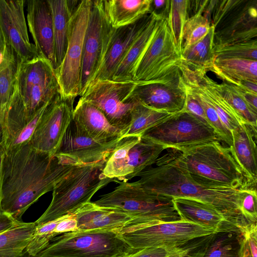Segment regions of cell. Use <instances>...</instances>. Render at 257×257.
Masks as SVG:
<instances>
[{
    "mask_svg": "<svg viewBox=\"0 0 257 257\" xmlns=\"http://www.w3.org/2000/svg\"><path fill=\"white\" fill-rule=\"evenodd\" d=\"M15 86L29 116L34 115L60 94L55 70L41 57L20 61Z\"/></svg>",
    "mask_w": 257,
    "mask_h": 257,
    "instance_id": "11",
    "label": "cell"
},
{
    "mask_svg": "<svg viewBox=\"0 0 257 257\" xmlns=\"http://www.w3.org/2000/svg\"><path fill=\"white\" fill-rule=\"evenodd\" d=\"M118 183L112 191L94 202L121 211L133 218V224L180 220L172 198L150 193L137 181Z\"/></svg>",
    "mask_w": 257,
    "mask_h": 257,
    "instance_id": "5",
    "label": "cell"
},
{
    "mask_svg": "<svg viewBox=\"0 0 257 257\" xmlns=\"http://www.w3.org/2000/svg\"><path fill=\"white\" fill-rule=\"evenodd\" d=\"M231 133L232 144L229 148L231 155L243 173L246 186L256 188V128L242 123Z\"/></svg>",
    "mask_w": 257,
    "mask_h": 257,
    "instance_id": "25",
    "label": "cell"
},
{
    "mask_svg": "<svg viewBox=\"0 0 257 257\" xmlns=\"http://www.w3.org/2000/svg\"><path fill=\"white\" fill-rule=\"evenodd\" d=\"M242 237L241 225L228 222L180 247L186 250L187 257H239Z\"/></svg>",
    "mask_w": 257,
    "mask_h": 257,
    "instance_id": "21",
    "label": "cell"
},
{
    "mask_svg": "<svg viewBox=\"0 0 257 257\" xmlns=\"http://www.w3.org/2000/svg\"><path fill=\"white\" fill-rule=\"evenodd\" d=\"M173 114L160 111L137 102L131 111V122L123 137L142 136L148 130Z\"/></svg>",
    "mask_w": 257,
    "mask_h": 257,
    "instance_id": "37",
    "label": "cell"
},
{
    "mask_svg": "<svg viewBox=\"0 0 257 257\" xmlns=\"http://www.w3.org/2000/svg\"><path fill=\"white\" fill-rule=\"evenodd\" d=\"M175 248H145L135 251L128 257H167Z\"/></svg>",
    "mask_w": 257,
    "mask_h": 257,
    "instance_id": "46",
    "label": "cell"
},
{
    "mask_svg": "<svg viewBox=\"0 0 257 257\" xmlns=\"http://www.w3.org/2000/svg\"><path fill=\"white\" fill-rule=\"evenodd\" d=\"M77 230H119L133 224L134 219L114 208L100 206L94 202L84 204L74 213Z\"/></svg>",
    "mask_w": 257,
    "mask_h": 257,
    "instance_id": "26",
    "label": "cell"
},
{
    "mask_svg": "<svg viewBox=\"0 0 257 257\" xmlns=\"http://www.w3.org/2000/svg\"><path fill=\"white\" fill-rule=\"evenodd\" d=\"M230 85L233 87L249 108L254 112L257 113V93L246 90L236 85Z\"/></svg>",
    "mask_w": 257,
    "mask_h": 257,
    "instance_id": "48",
    "label": "cell"
},
{
    "mask_svg": "<svg viewBox=\"0 0 257 257\" xmlns=\"http://www.w3.org/2000/svg\"><path fill=\"white\" fill-rule=\"evenodd\" d=\"M173 202L181 221L214 231L219 229L225 223L230 222L219 209L201 201L188 198H177L173 199Z\"/></svg>",
    "mask_w": 257,
    "mask_h": 257,
    "instance_id": "27",
    "label": "cell"
},
{
    "mask_svg": "<svg viewBox=\"0 0 257 257\" xmlns=\"http://www.w3.org/2000/svg\"><path fill=\"white\" fill-rule=\"evenodd\" d=\"M25 3L23 0H0V27L7 44L22 62L40 57L29 38Z\"/></svg>",
    "mask_w": 257,
    "mask_h": 257,
    "instance_id": "19",
    "label": "cell"
},
{
    "mask_svg": "<svg viewBox=\"0 0 257 257\" xmlns=\"http://www.w3.org/2000/svg\"><path fill=\"white\" fill-rule=\"evenodd\" d=\"M167 257H187L186 250L181 247L176 248Z\"/></svg>",
    "mask_w": 257,
    "mask_h": 257,
    "instance_id": "52",
    "label": "cell"
},
{
    "mask_svg": "<svg viewBox=\"0 0 257 257\" xmlns=\"http://www.w3.org/2000/svg\"><path fill=\"white\" fill-rule=\"evenodd\" d=\"M152 0H103L108 21L113 28L135 23L150 13Z\"/></svg>",
    "mask_w": 257,
    "mask_h": 257,
    "instance_id": "29",
    "label": "cell"
},
{
    "mask_svg": "<svg viewBox=\"0 0 257 257\" xmlns=\"http://www.w3.org/2000/svg\"><path fill=\"white\" fill-rule=\"evenodd\" d=\"M132 96L137 102L160 111L173 114L183 110L186 91L179 65L154 80L137 84Z\"/></svg>",
    "mask_w": 257,
    "mask_h": 257,
    "instance_id": "14",
    "label": "cell"
},
{
    "mask_svg": "<svg viewBox=\"0 0 257 257\" xmlns=\"http://www.w3.org/2000/svg\"><path fill=\"white\" fill-rule=\"evenodd\" d=\"M61 217L41 225H36L32 239L26 250L28 254L33 256L37 255L49 244L53 238L58 236L55 232V229Z\"/></svg>",
    "mask_w": 257,
    "mask_h": 257,
    "instance_id": "41",
    "label": "cell"
},
{
    "mask_svg": "<svg viewBox=\"0 0 257 257\" xmlns=\"http://www.w3.org/2000/svg\"><path fill=\"white\" fill-rule=\"evenodd\" d=\"M141 137L164 146L181 150L219 140L207 123L185 111L177 112L146 132Z\"/></svg>",
    "mask_w": 257,
    "mask_h": 257,
    "instance_id": "13",
    "label": "cell"
},
{
    "mask_svg": "<svg viewBox=\"0 0 257 257\" xmlns=\"http://www.w3.org/2000/svg\"><path fill=\"white\" fill-rule=\"evenodd\" d=\"M211 71L223 81L236 85L243 81L257 82V61L238 58H216Z\"/></svg>",
    "mask_w": 257,
    "mask_h": 257,
    "instance_id": "30",
    "label": "cell"
},
{
    "mask_svg": "<svg viewBox=\"0 0 257 257\" xmlns=\"http://www.w3.org/2000/svg\"><path fill=\"white\" fill-rule=\"evenodd\" d=\"M92 0L80 1L70 19L66 52L56 71L60 95L74 100L80 95L83 43Z\"/></svg>",
    "mask_w": 257,
    "mask_h": 257,
    "instance_id": "9",
    "label": "cell"
},
{
    "mask_svg": "<svg viewBox=\"0 0 257 257\" xmlns=\"http://www.w3.org/2000/svg\"><path fill=\"white\" fill-rule=\"evenodd\" d=\"M105 164L75 166L54 187L52 201L36 225L72 214L111 181L103 173Z\"/></svg>",
    "mask_w": 257,
    "mask_h": 257,
    "instance_id": "4",
    "label": "cell"
},
{
    "mask_svg": "<svg viewBox=\"0 0 257 257\" xmlns=\"http://www.w3.org/2000/svg\"><path fill=\"white\" fill-rule=\"evenodd\" d=\"M185 86L186 96L185 107L183 110L208 124L202 106L190 90L186 85Z\"/></svg>",
    "mask_w": 257,
    "mask_h": 257,
    "instance_id": "45",
    "label": "cell"
},
{
    "mask_svg": "<svg viewBox=\"0 0 257 257\" xmlns=\"http://www.w3.org/2000/svg\"><path fill=\"white\" fill-rule=\"evenodd\" d=\"M214 28L211 25L208 33L181 55L180 62L198 75L211 71L216 58L213 52Z\"/></svg>",
    "mask_w": 257,
    "mask_h": 257,
    "instance_id": "32",
    "label": "cell"
},
{
    "mask_svg": "<svg viewBox=\"0 0 257 257\" xmlns=\"http://www.w3.org/2000/svg\"><path fill=\"white\" fill-rule=\"evenodd\" d=\"M26 3L29 32L40 57L48 60L56 71L53 18L48 0H30Z\"/></svg>",
    "mask_w": 257,
    "mask_h": 257,
    "instance_id": "23",
    "label": "cell"
},
{
    "mask_svg": "<svg viewBox=\"0 0 257 257\" xmlns=\"http://www.w3.org/2000/svg\"><path fill=\"white\" fill-rule=\"evenodd\" d=\"M50 103L34 115L29 116L15 86L12 97L1 120V146L4 150L17 148L30 142L39 119Z\"/></svg>",
    "mask_w": 257,
    "mask_h": 257,
    "instance_id": "20",
    "label": "cell"
},
{
    "mask_svg": "<svg viewBox=\"0 0 257 257\" xmlns=\"http://www.w3.org/2000/svg\"><path fill=\"white\" fill-rule=\"evenodd\" d=\"M219 140L178 150L180 161L197 182L209 186L248 188L229 147Z\"/></svg>",
    "mask_w": 257,
    "mask_h": 257,
    "instance_id": "3",
    "label": "cell"
},
{
    "mask_svg": "<svg viewBox=\"0 0 257 257\" xmlns=\"http://www.w3.org/2000/svg\"><path fill=\"white\" fill-rule=\"evenodd\" d=\"M77 230V223L73 214L64 215L61 217L55 232L57 235L65 232Z\"/></svg>",
    "mask_w": 257,
    "mask_h": 257,
    "instance_id": "47",
    "label": "cell"
},
{
    "mask_svg": "<svg viewBox=\"0 0 257 257\" xmlns=\"http://www.w3.org/2000/svg\"><path fill=\"white\" fill-rule=\"evenodd\" d=\"M118 141L103 144L95 141L78 132L71 121L54 156L74 166L105 164Z\"/></svg>",
    "mask_w": 257,
    "mask_h": 257,
    "instance_id": "18",
    "label": "cell"
},
{
    "mask_svg": "<svg viewBox=\"0 0 257 257\" xmlns=\"http://www.w3.org/2000/svg\"><path fill=\"white\" fill-rule=\"evenodd\" d=\"M74 101L63 97L60 93L49 104L29 142L33 148L54 156L72 120Z\"/></svg>",
    "mask_w": 257,
    "mask_h": 257,
    "instance_id": "17",
    "label": "cell"
},
{
    "mask_svg": "<svg viewBox=\"0 0 257 257\" xmlns=\"http://www.w3.org/2000/svg\"><path fill=\"white\" fill-rule=\"evenodd\" d=\"M151 13V19L119 64L112 80L133 81L137 67L163 19Z\"/></svg>",
    "mask_w": 257,
    "mask_h": 257,
    "instance_id": "28",
    "label": "cell"
},
{
    "mask_svg": "<svg viewBox=\"0 0 257 257\" xmlns=\"http://www.w3.org/2000/svg\"><path fill=\"white\" fill-rule=\"evenodd\" d=\"M8 46L5 37L0 27V63L2 62Z\"/></svg>",
    "mask_w": 257,
    "mask_h": 257,
    "instance_id": "51",
    "label": "cell"
},
{
    "mask_svg": "<svg viewBox=\"0 0 257 257\" xmlns=\"http://www.w3.org/2000/svg\"><path fill=\"white\" fill-rule=\"evenodd\" d=\"M181 53L177 48L166 18L160 22L155 34L140 62L133 81L145 83L179 65Z\"/></svg>",
    "mask_w": 257,
    "mask_h": 257,
    "instance_id": "16",
    "label": "cell"
},
{
    "mask_svg": "<svg viewBox=\"0 0 257 257\" xmlns=\"http://www.w3.org/2000/svg\"><path fill=\"white\" fill-rule=\"evenodd\" d=\"M74 166L35 149L29 143L4 150L1 211L22 220L27 210L52 191Z\"/></svg>",
    "mask_w": 257,
    "mask_h": 257,
    "instance_id": "1",
    "label": "cell"
},
{
    "mask_svg": "<svg viewBox=\"0 0 257 257\" xmlns=\"http://www.w3.org/2000/svg\"><path fill=\"white\" fill-rule=\"evenodd\" d=\"M182 76L185 85L202 106L208 124L214 130L220 141L230 147L232 144L231 132L223 124L211 104L200 83L198 75L189 69H184L182 71Z\"/></svg>",
    "mask_w": 257,
    "mask_h": 257,
    "instance_id": "31",
    "label": "cell"
},
{
    "mask_svg": "<svg viewBox=\"0 0 257 257\" xmlns=\"http://www.w3.org/2000/svg\"><path fill=\"white\" fill-rule=\"evenodd\" d=\"M22 257H37V256L36 255L33 256V255H29L26 252L23 255V256Z\"/></svg>",
    "mask_w": 257,
    "mask_h": 257,
    "instance_id": "55",
    "label": "cell"
},
{
    "mask_svg": "<svg viewBox=\"0 0 257 257\" xmlns=\"http://www.w3.org/2000/svg\"><path fill=\"white\" fill-rule=\"evenodd\" d=\"M256 188H247L241 201L239 211L243 218L248 224L256 223Z\"/></svg>",
    "mask_w": 257,
    "mask_h": 257,
    "instance_id": "44",
    "label": "cell"
},
{
    "mask_svg": "<svg viewBox=\"0 0 257 257\" xmlns=\"http://www.w3.org/2000/svg\"><path fill=\"white\" fill-rule=\"evenodd\" d=\"M242 237L239 257H257V224L241 225Z\"/></svg>",
    "mask_w": 257,
    "mask_h": 257,
    "instance_id": "43",
    "label": "cell"
},
{
    "mask_svg": "<svg viewBox=\"0 0 257 257\" xmlns=\"http://www.w3.org/2000/svg\"><path fill=\"white\" fill-rule=\"evenodd\" d=\"M20 60L8 45L0 63V120L15 88Z\"/></svg>",
    "mask_w": 257,
    "mask_h": 257,
    "instance_id": "36",
    "label": "cell"
},
{
    "mask_svg": "<svg viewBox=\"0 0 257 257\" xmlns=\"http://www.w3.org/2000/svg\"><path fill=\"white\" fill-rule=\"evenodd\" d=\"M214 231L181 220L132 224L118 230L124 241L137 250L149 247L177 248Z\"/></svg>",
    "mask_w": 257,
    "mask_h": 257,
    "instance_id": "8",
    "label": "cell"
},
{
    "mask_svg": "<svg viewBox=\"0 0 257 257\" xmlns=\"http://www.w3.org/2000/svg\"><path fill=\"white\" fill-rule=\"evenodd\" d=\"M197 75L206 96L226 128L231 132L240 124L244 123L235 110L217 90L214 81L206 74Z\"/></svg>",
    "mask_w": 257,
    "mask_h": 257,
    "instance_id": "35",
    "label": "cell"
},
{
    "mask_svg": "<svg viewBox=\"0 0 257 257\" xmlns=\"http://www.w3.org/2000/svg\"><path fill=\"white\" fill-rule=\"evenodd\" d=\"M34 222L20 221L0 233V257H22L34 233Z\"/></svg>",
    "mask_w": 257,
    "mask_h": 257,
    "instance_id": "34",
    "label": "cell"
},
{
    "mask_svg": "<svg viewBox=\"0 0 257 257\" xmlns=\"http://www.w3.org/2000/svg\"><path fill=\"white\" fill-rule=\"evenodd\" d=\"M216 58H238L257 61V40L213 47Z\"/></svg>",
    "mask_w": 257,
    "mask_h": 257,
    "instance_id": "42",
    "label": "cell"
},
{
    "mask_svg": "<svg viewBox=\"0 0 257 257\" xmlns=\"http://www.w3.org/2000/svg\"><path fill=\"white\" fill-rule=\"evenodd\" d=\"M188 1L172 0L170 2L166 18L175 45L181 55L182 32L187 19Z\"/></svg>",
    "mask_w": 257,
    "mask_h": 257,
    "instance_id": "40",
    "label": "cell"
},
{
    "mask_svg": "<svg viewBox=\"0 0 257 257\" xmlns=\"http://www.w3.org/2000/svg\"><path fill=\"white\" fill-rule=\"evenodd\" d=\"M210 27V21L202 13L188 17L183 29L181 54L202 40L208 33Z\"/></svg>",
    "mask_w": 257,
    "mask_h": 257,
    "instance_id": "39",
    "label": "cell"
},
{
    "mask_svg": "<svg viewBox=\"0 0 257 257\" xmlns=\"http://www.w3.org/2000/svg\"><path fill=\"white\" fill-rule=\"evenodd\" d=\"M151 16L150 12L133 24L113 28L103 60L92 81L112 79L119 64Z\"/></svg>",
    "mask_w": 257,
    "mask_h": 257,
    "instance_id": "22",
    "label": "cell"
},
{
    "mask_svg": "<svg viewBox=\"0 0 257 257\" xmlns=\"http://www.w3.org/2000/svg\"><path fill=\"white\" fill-rule=\"evenodd\" d=\"M2 139V130L1 124L0 123V146L1 145Z\"/></svg>",
    "mask_w": 257,
    "mask_h": 257,
    "instance_id": "54",
    "label": "cell"
},
{
    "mask_svg": "<svg viewBox=\"0 0 257 257\" xmlns=\"http://www.w3.org/2000/svg\"><path fill=\"white\" fill-rule=\"evenodd\" d=\"M134 81L99 80L92 81L80 98L96 107L109 123L117 128L122 137L131 120V111L137 103L132 92Z\"/></svg>",
    "mask_w": 257,
    "mask_h": 257,
    "instance_id": "12",
    "label": "cell"
},
{
    "mask_svg": "<svg viewBox=\"0 0 257 257\" xmlns=\"http://www.w3.org/2000/svg\"><path fill=\"white\" fill-rule=\"evenodd\" d=\"M170 2L169 0H152L150 12H153L162 18H167L168 14Z\"/></svg>",
    "mask_w": 257,
    "mask_h": 257,
    "instance_id": "49",
    "label": "cell"
},
{
    "mask_svg": "<svg viewBox=\"0 0 257 257\" xmlns=\"http://www.w3.org/2000/svg\"><path fill=\"white\" fill-rule=\"evenodd\" d=\"M48 2L52 14L54 51L57 69L66 52L69 21L74 11L71 10L66 0H48Z\"/></svg>",
    "mask_w": 257,
    "mask_h": 257,
    "instance_id": "33",
    "label": "cell"
},
{
    "mask_svg": "<svg viewBox=\"0 0 257 257\" xmlns=\"http://www.w3.org/2000/svg\"><path fill=\"white\" fill-rule=\"evenodd\" d=\"M165 150L163 145L141 136L121 137L106 161L103 174L114 180L127 182L154 165Z\"/></svg>",
    "mask_w": 257,
    "mask_h": 257,
    "instance_id": "10",
    "label": "cell"
},
{
    "mask_svg": "<svg viewBox=\"0 0 257 257\" xmlns=\"http://www.w3.org/2000/svg\"><path fill=\"white\" fill-rule=\"evenodd\" d=\"M72 121L78 132L103 144L117 142L122 137L96 107L81 98L74 108Z\"/></svg>",
    "mask_w": 257,
    "mask_h": 257,
    "instance_id": "24",
    "label": "cell"
},
{
    "mask_svg": "<svg viewBox=\"0 0 257 257\" xmlns=\"http://www.w3.org/2000/svg\"><path fill=\"white\" fill-rule=\"evenodd\" d=\"M3 153H4V150H3L2 146L1 145L0 146V212H2L1 208V197H2L1 171H2V165Z\"/></svg>",
    "mask_w": 257,
    "mask_h": 257,
    "instance_id": "53",
    "label": "cell"
},
{
    "mask_svg": "<svg viewBox=\"0 0 257 257\" xmlns=\"http://www.w3.org/2000/svg\"><path fill=\"white\" fill-rule=\"evenodd\" d=\"M21 220H18L10 214L4 212H0V233H2L16 225Z\"/></svg>",
    "mask_w": 257,
    "mask_h": 257,
    "instance_id": "50",
    "label": "cell"
},
{
    "mask_svg": "<svg viewBox=\"0 0 257 257\" xmlns=\"http://www.w3.org/2000/svg\"><path fill=\"white\" fill-rule=\"evenodd\" d=\"M214 85L217 90L235 110L244 123L256 128L257 113L249 108L233 87L224 81L220 84L214 81Z\"/></svg>",
    "mask_w": 257,
    "mask_h": 257,
    "instance_id": "38",
    "label": "cell"
},
{
    "mask_svg": "<svg viewBox=\"0 0 257 257\" xmlns=\"http://www.w3.org/2000/svg\"><path fill=\"white\" fill-rule=\"evenodd\" d=\"M137 176L138 182L148 192L170 197L188 198L211 204L237 225L247 223L239 206L247 188L232 189L204 185L195 181L180 161L178 150L169 149Z\"/></svg>",
    "mask_w": 257,
    "mask_h": 257,
    "instance_id": "2",
    "label": "cell"
},
{
    "mask_svg": "<svg viewBox=\"0 0 257 257\" xmlns=\"http://www.w3.org/2000/svg\"><path fill=\"white\" fill-rule=\"evenodd\" d=\"M130 254H131V253H130ZM130 254H128V255H127L124 256H122V257H128V255H129Z\"/></svg>",
    "mask_w": 257,
    "mask_h": 257,
    "instance_id": "56",
    "label": "cell"
},
{
    "mask_svg": "<svg viewBox=\"0 0 257 257\" xmlns=\"http://www.w3.org/2000/svg\"><path fill=\"white\" fill-rule=\"evenodd\" d=\"M213 47L257 40V0L208 1Z\"/></svg>",
    "mask_w": 257,
    "mask_h": 257,
    "instance_id": "6",
    "label": "cell"
},
{
    "mask_svg": "<svg viewBox=\"0 0 257 257\" xmlns=\"http://www.w3.org/2000/svg\"><path fill=\"white\" fill-rule=\"evenodd\" d=\"M136 250L124 241L118 230H76L55 237L36 256L122 257Z\"/></svg>",
    "mask_w": 257,
    "mask_h": 257,
    "instance_id": "7",
    "label": "cell"
},
{
    "mask_svg": "<svg viewBox=\"0 0 257 257\" xmlns=\"http://www.w3.org/2000/svg\"><path fill=\"white\" fill-rule=\"evenodd\" d=\"M112 29L106 16L103 0L92 1L83 43L80 96L93 80L101 65Z\"/></svg>",
    "mask_w": 257,
    "mask_h": 257,
    "instance_id": "15",
    "label": "cell"
}]
</instances>
